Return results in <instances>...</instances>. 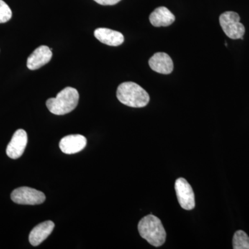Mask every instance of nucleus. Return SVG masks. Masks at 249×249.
<instances>
[{
  "mask_svg": "<svg viewBox=\"0 0 249 249\" xmlns=\"http://www.w3.org/2000/svg\"><path fill=\"white\" fill-rule=\"evenodd\" d=\"M116 96L121 103L131 107H145L150 101L148 93L133 82L121 83L118 87Z\"/></svg>",
  "mask_w": 249,
  "mask_h": 249,
  "instance_id": "nucleus-1",
  "label": "nucleus"
},
{
  "mask_svg": "<svg viewBox=\"0 0 249 249\" xmlns=\"http://www.w3.org/2000/svg\"><path fill=\"white\" fill-rule=\"evenodd\" d=\"M139 234L149 244L155 247L165 243L166 232L158 217L152 214L145 216L138 224Z\"/></svg>",
  "mask_w": 249,
  "mask_h": 249,
  "instance_id": "nucleus-2",
  "label": "nucleus"
},
{
  "mask_svg": "<svg viewBox=\"0 0 249 249\" xmlns=\"http://www.w3.org/2000/svg\"><path fill=\"white\" fill-rule=\"evenodd\" d=\"M79 93L75 88L67 87L62 89L55 98L47 100L46 105L50 112L55 115L69 114L78 106Z\"/></svg>",
  "mask_w": 249,
  "mask_h": 249,
  "instance_id": "nucleus-3",
  "label": "nucleus"
},
{
  "mask_svg": "<svg viewBox=\"0 0 249 249\" xmlns=\"http://www.w3.org/2000/svg\"><path fill=\"white\" fill-rule=\"evenodd\" d=\"M240 21V16L233 11H227L219 16L221 27L226 35L232 40L244 39L245 27Z\"/></svg>",
  "mask_w": 249,
  "mask_h": 249,
  "instance_id": "nucleus-4",
  "label": "nucleus"
},
{
  "mask_svg": "<svg viewBox=\"0 0 249 249\" xmlns=\"http://www.w3.org/2000/svg\"><path fill=\"white\" fill-rule=\"evenodd\" d=\"M11 198L14 202L22 205L41 204L46 199L45 195L42 192L26 186L15 189Z\"/></svg>",
  "mask_w": 249,
  "mask_h": 249,
  "instance_id": "nucleus-5",
  "label": "nucleus"
},
{
  "mask_svg": "<svg viewBox=\"0 0 249 249\" xmlns=\"http://www.w3.org/2000/svg\"><path fill=\"white\" fill-rule=\"evenodd\" d=\"M175 191L181 208L188 211L194 209L196 206L194 191L185 178H178L176 180Z\"/></svg>",
  "mask_w": 249,
  "mask_h": 249,
  "instance_id": "nucleus-6",
  "label": "nucleus"
},
{
  "mask_svg": "<svg viewBox=\"0 0 249 249\" xmlns=\"http://www.w3.org/2000/svg\"><path fill=\"white\" fill-rule=\"evenodd\" d=\"M27 142L28 137L26 131L22 129H18L6 147V155L9 158L17 160L24 153Z\"/></svg>",
  "mask_w": 249,
  "mask_h": 249,
  "instance_id": "nucleus-7",
  "label": "nucleus"
},
{
  "mask_svg": "<svg viewBox=\"0 0 249 249\" xmlns=\"http://www.w3.org/2000/svg\"><path fill=\"white\" fill-rule=\"evenodd\" d=\"M87 139L80 134H71L66 136L60 140V150L67 155L78 153L86 147Z\"/></svg>",
  "mask_w": 249,
  "mask_h": 249,
  "instance_id": "nucleus-8",
  "label": "nucleus"
},
{
  "mask_svg": "<svg viewBox=\"0 0 249 249\" xmlns=\"http://www.w3.org/2000/svg\"><path fill=\"white\" fill-rule=\"evenodd\" d=\"M52 55V50L47 46H40L29 55L27 66L30 70H38L50 61Z\"/></svg>",
  "mask_w": 249,
  "mask_h": 249,
  "instance_id": "nucleus-9",
  "label": "nucleus"
},
{
  "mask_svg": "<svg viewBox=\"0 0 249 249\" xmlns=\"http://www.w3.org/2000/svg\"><path fill=\"white\" fill-rule=\"evenodd\" d=\"M149 65L153 71L161 74H170L173 71V60L168 54L158 52L149 60Z\"/></svg>",
  "mask_w": 249,
  "mask_h": 249,
  "instance_id": "nucleus-10",
  "label": "nucleus"
},
{
  "mask_svg": "<svg viewBox=\"0 0 249 249\" xmlns=\"http://www.w3.org/2000/svg\"><path fill=\"white\" fill-rule=\"evenodd\" d=\"M55 224L52 221H46L37 224L29 234V240L31 245L37 247L45 241L53 231Z\"/></svg>",
  "mask_w": 249,
  "mask_h": 249,
  "instance_id": "nucleus-11",
  "label": "nucleus"
},
{
  "mask_svg": "<svg viewBox=\"0 0 249 249\" xmlns=\"http://www.w3.org/2000/svg\"><path fill=\"white\" fill-rule=\"evenodd\" d=\"M94 36L100 42L111 47H118L124 42V36L121 33L107 28L96 29Z\"/></svg>",
  "mask_w": 249,
  "mask_h": 249,
  "instance_id": "nucleus-12",
  "label": "nucleus"
},
{
  "mask_svg": "<svg viewBox=\"0 0 249 249\" xmlns=\"http://www.w3.org/2000/svg\"><path fill=\"white\" fill-rule=\"evenodd\" d=\"M149 19L154 27H168L175 22V16L166 7L160 6L150 14Z\"/></svg>",
  "mask_w": 249,
  "mask_h": 249,
  "instance_id": "nucleus-13",
  "label": "nucleus"
},
{
  "mask_svg": "<svg viewBox=\"0 0 249 249\" xmlns=\"http://www.w3.org/2000/svg\"><path fill=\"white\" fill-rule=\"evenodd\" d=\"M232 248L234 249H249V237L243 231H237L232 239Z\"/></svg>",
  "mask_w": 249,
  "mask_h": 249,
  "instance_id": "nucleus-14",
  "label": "nucleus"
},
{
  "mask_svg": "<svg viewBox=\"0 0 249 249\" xmlns=\"http://www.w3.org/2000/svg\"><path fill=\"white\" fill-rule=\"evenodd\" d=\"M12 18V11L9 5L0 0V23L7 22Z\"/></svg>",
  "mask_w": 249,
  "mask_h": 249,
  "instance_id": "nucleus-15",
  "label": "nucleus"
},
{
  "mask_svg": "<svg viewBox=\"0 0 249 249\" xmlns=\"http://www.w3.org/2000/svg\"><path fill=\"white\" fill-rule=\"evenodd\" d=\"M93 1L103 6H112V5L118 4L121 0H93Z\"/></svg>",
  "mask_w": 249,
  "mask_h": 249,
  "instance_id": "nucleus-16",
  "label": "nucleus"
}]
</instances>
